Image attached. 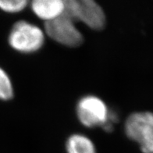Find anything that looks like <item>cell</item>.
I'll return each mask as SVG.
<instances>
[{
	"label": "cell",
	"mask_w": 153,
	"mask_h": 153,
	"mask_svg": "<svg viewBox=\"0 0 153 153\" xmlns=\"http://www.w3.org/2000/svg\"><path fill=\"white\" fill-rule=\"evenodd\" d=\"M30 6L34 14L46 23L60 16L65 4L63 0H34Z\"/></svg>",
	"instance_id": "8992f818"
},
{
	"label": "cell",
	"mask_w": 153,
	"mask_h": 153,
	"mask_svg": "<svg viewBox=\"0 0 153 153\" xmlns=\"http://www.w3.org/2000/svg\"><path fill=\"white\" fill-rule=\"evenodd\" d=\"M75 21L62 13L54 20L45 23V33L51 39L67 47H77L84 38L76 28Z\"/></svg>",
	"instance_id": "277c9868"
},
{
	"label": "cell",
	"mask_w": 153,
	"mask_h": 153,
	"mask_svg": "<svg viewBox=\"0 0 153 153\" xmlns=\"http://www.w3.org/2000/svg\"><path fill=\"white\" fill-rule=\"evenodd\" d=\"M66 149L67 153H96L95 145L91 139L79 134L69 137Z\"/></svg>",
	"instance_id": "52a82bcc"
},
{
	"label": "cell",
	"mask_w": 153,
	"mask_h": 153,
	"mask_svg": "<svg viewBox=\"0 0 153 153\" xmlns=\"http://www.w3.org/2000/svg\"><path fill=\"white\" fill-rule=\"evenodd\" d=\"M125 133L137 142L143 153H153V113L137 112L131 114L125 123Z\"/></svg>",
	"instance_id": "3957f363"
},
{
	"label": "cell",
	"mask_w": 153,
	"mask_h": 153,
	"mask_svg": "<svg viewBox=\"0 0 153 153\" xmlns=\"http://www.w3.org/2000/svg\"><path fill=\"white\" fill-rule=\"evenodd\" d=\"M63 14L74 21H81L93 30L105 27V15L100 5L94 0H65Z\"/></svg>",
	"instance_id": "6da1fadb"
},
{
	"label": "cell",
	"mask_w": 153,
	"mask_h": 153,
	"mask_svg": "<svg viewBox=\"0 0 153 153\" xmlns=\"http://www.w3.org/2000/svg\"><path fill=\"white\" fill-rule=\"evenodd\" d=\"M76 116L87 127H103L109 123V111L105 103L94 95H87L76 105Z\"/></svg>",
	"instance_id": "5b68a950"
},
{
	"label": "cell",
	"mask_w": 153,
	"mask_h": 153,
	"mask_svg": "<svg viewBox=\"0 0 153 153\" xmlns=\"http://www.w3.org/2000/svg\"><path fill=\"white\" fill-rule=\"evenodd\" d=\"M28 2L26 0H0V9L5 12L19 13L26 8Z\"/></svg>",
	"instance_id": "9c48e42d"
},
{
	"label": "cell",
	"mask_w": 153,
	"mask_h": 153,
	"mask_svg": "<svg viewBox=\"0 0 153 153\" xmlns=\"http://www.w3.org/2000/svg\"><path fill=\"white\" fill-rule=\"evenodd\" d=\"M13 87L7 73L0 67V100H10L13 97Z\"/></svg>",
	"instance_id": "ba28073f"
},
{
	"label": "cell",
	"mask_w": 153,
	"mask_h": 153,
	"mask_svg": "<svg viewBox=\"0 0 153 153\" xmlns=\"http://www.w3.org/2000/svg\"><path fill=\"white\" fill-rule=\"evenodd\" d=\"M8 42L10 46L17 52L34 53L44 45L45 34L36 25L20 20L13 26L9 34Z\"/></svg>",
	"instance_id": "7a4b0ae2"
}]
</instances>
